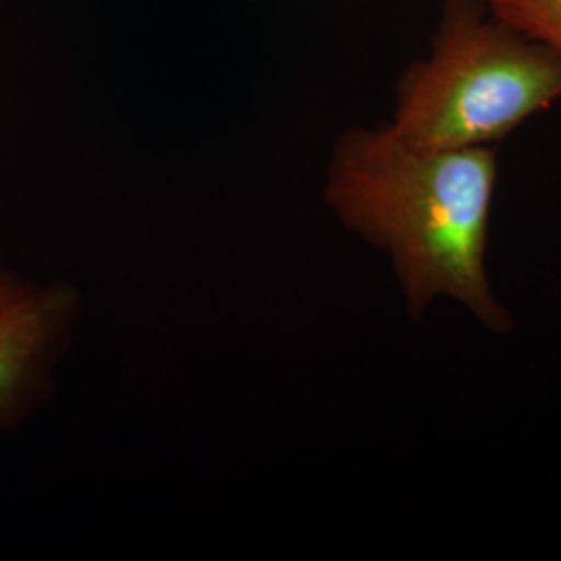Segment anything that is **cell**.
<instances>
[{
  "label": "cell",
  "instance_id": "cell-4",
  "mask_svg": "<svg viewBox=\"0 0 561 561\" xmlns=\"http://www.w3.org/2000/svg\"><path fill=\"white\" fill-rule=\"evenodd\" d=\"M489 4L526 36L561 55V0H489Z\"/></svg>",
  "mask_w": 561,
  "mask_h": 561
},
{
  "label": "cell",
  "instance_id": "cell-2",
  "mask_svg": "<svg viewBox=\"0 0 561 561\" xmlns=\"http://www.w3.org/2000/svg\"><path fill=\"white\" fill-rule=\"evenodd\" d=\"M561 101V55L489 0H443L431 55L398 83L401 136L439 148H495Z\"/></svg>",
  "mask_w": 561,
  "mask_h": 561
},
{
  "label": "cell",
  "instance_id": "cell-1",
  "mask_svg": "<svg viewBox=\"0 0 561 561\" xmlns=\"http://www.w3.org/2000/svg\"><path fill=\"white\" fill-rule=\"evenodd\" d=\"M497 181L495 148L426 146L382 123L341 136L324 201L347 231L387 256L412 321L449 300L489 333L507 335L514 314L486 266Z\"/></svg>",
  "mask_w": 561,
  "mask_h": 561
},
{
  "label": "cell",
  "instance_id": "cell-3",
  "mask_svg": "<svg viewBox=\"0 0 561 561\" xmlns=\"http://www.w3.org/2000/svg\"><path fill=\"white\" fill-rule=\"evenodd\" d=\"M78 317L76 287L0 262V428H18L53 396Z\"/></svg>",
  "mask_w": 561,
  "mask_h": 561
}]
</instances>
